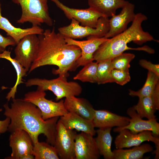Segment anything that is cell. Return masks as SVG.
Here are the masks:
<instances>
[{
  "instance_id": "6da1fadb",
  "label": "cell",
  "mask_w": 159,
  "mask_h": 159,
  "mask_svg": "<svg viewBox=\"0 0 159 159\" xmlns=\"http://www.w3.org/2000/svg\"><path fill=\"white\" fill-rule=\"evenodd\" d=\"M38 37L37 53L29 73L41 67L53 65L58 68L52 70L54 74L66 76L68 71L75 68L76 62L81 55L80 48L68 44L63 36L55 32L54 27L44 30Z\"/></svg>"
},
{
  "instance_id": "7a4b0ae2",
  "label": "cell",
  "mask_w": 159,
  "mask_h": 159,
  "mask_svg": "<svg viewBox=\"0 0 159 159\" xmlns=\"http://www.w3.org/2000/svg\"><path fill=\"white\" fill-rule=\"evenodd\" d=\"M12 100L10 107L8 103L3 106L4 115L10 120L7 131L11 133L19 130L26 131L34 144L39 141V136L43 134L47 142L54 146L59 117L44 120L40 110L34 104L23 99L14 98Z\"/></svg>"
},
{
  "instance_id": "3957f363",
  "label": "cell",
  "mask_w": 159,
  "mask_h": 159,
  "mask_svg": "<svg viewBox=\"0 0 159 159\" xmlns=\"http://www.w3.org/2000/svg\"><path fill=\"white\" fill-rule=\"evenodd\" d=\"M147 19V16L142 13L136 14L134 19L128 28L116 36L108 38L100 45L93 54L94 60L98 63L112 59L128 50L143 51L152 54L153 49L148 46L132 48L127 46V44L132 41L141 44L155 40L153 37L148 32L144 31L142 27L143 22Z\"/></svg>"
},
{
  "instance_id": "277c9868",
  "label": "cell",
  "mask_w": 159,
  "mask_h": 159,
  "mask_svg": "<svg viewBox=\"0 0 159 159\" xmlns=\"http://www.w3.org/2000/svg\"><path fill=\"white\" fill-rule=\"evenodd\" d=\"M58 77L52 79L38 78L28 79L25 82L26 87L37 86V89L45 91L50 90L55 95L57 101L64 97L77 96L81 93L82 88L78 83L68 81L66 76L59 75Z\"/></svg>"
},
{
  "instance_id": "5b68a950",
  "label": "cell",
  "mask_w": 159,
  "mask_h": 159,
  "mask_svg": "<svg viewBox=\"0 0 159 159\" xmlns=\"http://www.w3.org/2000/svg\"><path fill=\"white\" fill-rule=\"evenodd\" d=\"M20 5L21 14L17 22L31 23L32 26H39L44 23L51 26L53 21L50 17L47 4L48 0H11Z\"/></svg>"
},
{
  "instance_id": "8992f818",
  "label": "cell",
  "mask_w": 159,
  "mask_h": 159,
  "mask_svg": "<svg viewBox=\"0 0 159 159\" xmlns=\"http://www.w3.org/2000/svg\"><path fill=\"white\" fill-rule=\"evenodd\" d=\"M71 20L69 25L58 29L59 33L65 38L74 39L85 37L87 39L102 38L105 36L109 29V19L107 17H100L95 28L82 26L75 19Z\"/></svg>"
},
{
  "instance_id": "52a82bcc",
  "label": "cell",
  "mask_w": 159,
  "mask_h": 159,
  "mask_svg": "<svg viewBox=\"0 0 159 159\" xmlns=\"http://www.w3.org/2000/svg\"><path fill=\"white\" fill-rule=\"evenodd\" d=\"M45 91L37 89L25 94L23 99L35 105L40 110L42 118L46 120L53 117L62 116L68 112L65 109L64 100L54 102L47 99Z\"/></svg>"
},
{
  "instance_id": "ba28073f",
  "label": "cell",
  "mask_w": 159,
  "mask_h": 159,
  "mask_svg": "<svg viewBox=\"0 0 159 159\" xmlns=\"http://www.w3.org/2000/svg\"><path fill=\"white\" fill-rule=\"evenodd\" d=\"M77 133L66 128L59 119L56 125L54 146L59 159H75V138Z\"/></svg>"
},
{
  "instance_id": "9c48e42d",
  "label": "cell",
  "mask_w": 159,
  "mask_h": 159,
  "mask_svg": "<svg viewBox=\"0 0 159 159\" xmlns=\"http://www.w3.org/2000/svg\"><path fill=\"white\" fill-rule=\"evenodd\" d=\"M39 39L37 34L26 35L16 44L14 58L28 72L37 55Z\"/></svg>"
},
{
  "instance_id": "30bf717a",
  "label": "cell",
  "mask_w": 159,
  "mask_h": 159,
  "mask_svg": "<svg viewBox=\"0 0 159 159\" xmlns=\"http://www.w3.org/2000/svg\"><path fill=\"white\" fill-rule=\"evenodd\" d=\"M116 137L114 143L116 149L129 148L138 146L146 141L153 143L155 148L159 147V138L150 131H144L137 133L132 132L127 129L120 131Z\"/></svg>"
},
{
  "instance_id": "8fae6325",
  "label": "cell",
  "mask_w": 159,
  "mask_h": 159,
  "mask_svg": "<svg viewBox=\"0 0 159 159\" xmlns=\"http://www.w3.org/2000/svg\"><path fill=\"white\" fill-rule=\"evenodd\" d=\"M50 0L63 12L67 18L74 19L83 26L95 28L97 26L99 19L102 16H104L90 7L85 9H74L67 6L59 0Z\"/></svg>"
},
{
  "instance_id": "7c38bea8",
  "label": "cell",
  "mask_w": 159,
  "mask_h": 159,
  "mask_svg": "<svg viewBox=\"0 0 159 159\" xmlns=\"http://www.w3.org/2000/svg\"><path fill=\"white\" fill-rule=\"evenodd\" d=\"M11 133L9 140L12 152L11 156L5 159H21L26 155H33L34 144L27 132L19 130Z\"/></svg>"
},
{
  "instance_id": "4fadbf2b",
  "label": "cell",
  "mask_w": 159,
  "mask_h": 159,
  "mask_svg": "<svg viewBox=\"0 0 159 159\" xmlns=\"http://www.w3.org/2000/svg\"><path fill=\"white\" fill-rule=\"evenodd\" d=\"M127 114L130 116L129 122L127 125L122 127L115 128L113 130L115 132H119L124 129H127L132 132L137 133L144 131H150L156 136L159 135V123L156 118L147 120L143 119L133 107L128 108Z\"/></svg>"
},
{
  "instance_id": "5bb4252c",
  "label": "cell",
  "mask_w": 159,
  "mask_h": 159,
  "mask_svg": "<svg viewBox=\"0 0 159 159\" xmlns=\"http://www.w3.org/2000/svg\"><path fill=\"white\" fill-rule=\"evenodd\" d=\"M135 8L134 5L128 2L122 8L119 14L111 16L109 20V30L104 37L110 38L125 30L128 24L135 18Z\"/></svg>"
},
{
  "instance_id": "9a60e30c",
  "label": "cell",
  "mask_w": 159,
  "mask_h": 159,
  "mask_svg": "<svg viewBox=\"0 0 159 159\" xmlns=\"http://www.w3.org/2000/svg\"><path fill=\"white\" fill-rule=\"evenodd\" d=\"M75 159H99L100 155L93 136L83 132L75 138Z\"/></svg>"
},
{
  "instance_id": "2e32d148",
  "label": "cell",
  "mask_w": 159,
  "mask_h": 159,
  "mask_svg": "<svg viewBox=\"0 0 159 159\" xmlns=\"http://www.w3.org/2000/svg\"><path fill=\"white\" fill-rule=\"evenodd\" d=\"M64 38L65 41L68 44L77 46L81 50V55L76 62L75 68L80 66H84L93 62L94 60V54L100 45L108 39L103 37L78 41L70 38Z\"/></svg>"
},
{
  "instance_id": "e0dca14e",
  "label": "cell",
  "mask_w": 159,
  "mask_h": 159,
  "mask_svg": "<svg viewBox=\"0 0 159 159\" xmlns=\"http://www.w3.org/2000/svg\"><path fill=\"white\" fill-rule=\"evenodd\" d=\"M130 117L122 116L106 110H95L93 122L95 127L109 128L122 127L129 124Z\"/></svg>"
},
{
  "instance_id": "ac0fdd59",
  "label": "cell",
  "mask_w": 159,
  "mask_h": 159,
  "mask_svg": "<svg viewBox=\"0 0 159 159\" xmlns=\"http://www.w3.org/2000/svg\"><path fill=\"white\" fill-rule=\"evenodd\" d=\"M59 119L68 129H75L93 136L96 133L92 120L86 119L75 113L69 112L61 116Z\"/></svg>"
},
{
  "instance_id": "d6986e66",
  "label": "cell",
  "mask_w": 159,
  "mask_h": 159,
  "mask_svg": "<svg viewBox=\"0 0 159 159\" xmlns=\"http://www.w3.org/2000/svg\"><path fill=\"white\" fill-rule=\"evenodd\" d=\"M0 29L5 31L8 36L11 37L16 44L25 36L30 34L39 35L44 31L39 26L22 29L14 26L6 18L2 16L1 14V4L0 2Z\"/></svg>"
},
{
  "instance_id": "ffe728a7",
  "label": "cell",
  "mask_w": 159,
  "mask_h": 159,
  "mask_svg": "<svg viewBox=\"0 0 159 159\" xmlns=\"http://www.w3.org/2000/svg\"><path fill=\"white\" fill-rule=\"evenodd\" d=\"M64 103L68 112L75 113L87 119L93 120L95 109L85 99L70 96L65 98Z\"/></svg>"
},
{
  "instance_id": "44dd1931",
  "label": "cell",
  "mask_w": 159,
  "mask_h": 159,
  "mask_svg": "<svg viewBox=\"0 0 159 159\" xmlns=\"http://www.w3.org/2000/svg\"><path fill=\"white\" fill-rule=\"evenodd\" d=\"M128 2L125 0H88L89 7L107 17L115 14L117 9Z\"/></svg>"
},
{
  "instance_id": "7402d4cb",
  "label": "cell",
  "mask_w": 159,
  "mask_h": 159,
  "mask_svg": "<svg viewBox=\"0 0 159 159\" xmlns=\"http://www.w3.org/2000/svg\"><path fill=\"white\" fill-rule=\"evenodd\" d=\"M112 128H99L96 130L97 136L95 138L100 155L105 159H113L111 150L112 138L111 134Z\"/></svg>"
},
{
  "instance_id": "603a6c76",
  "label": "cell",
  "mask_w": 159,
  "mask_h": 159,
  "mask_svg": "<svg viewBox=\"0 0 159 159\" xmlns=\"http://www.w3.org/2000/svg\"><path fill=\"white\" fill-rule=\"evenodd\" d=\"M153 149L148 143L141 144L130 149H116L112 151L113 159H140L145 154L152 151Z\"/></svg>"
},
{
  "instance_id": "cb8c5ba5",
  "label": "cell",
  "mask_w": 159,
  "mask_h": 159,
  "mask_svg": "<svg viewBox=\"0 0 159 159\" xmlns=\"http://www.w3.org/2000/svg\"><path fill=\"white\" fill-rule=\"evenodd\" d=\"M11 52L5 50L0 53V58L4 59L10 61L14 67L16 72L17 78L16 82L14 86L11 88L10 90L8 93L6 97L7 101H9L11 99L15 98V95L17 92L18 86L24 83L23 78L26 75L27 71L20 63L14 58H12L11 56Z\"/></svg>"
},
{
  "instance_id": "d4e9b609",
  "label": "cell",
  "mask_w": 159,
  "mask_h": 159,
  "mask_svg": "<svg viewBox=\"0 0 159 159\" xmlns=\"http://www.w3.org/2000/svg\"><path fill=\"white\" fill-rule=\"evenodd\" d=\"M132 107L142 118L148 120L156 118L155 113L157 110L152 95L139 98L137 104Z\"/></svg>"
},
{
  "instance_id": "484cf974",
  "label": "cell",
  "mask_w": 159,
  "mask_h": 159,
  "mask_svg": "<svg viewBox=\"0 0 159 159\" xmlns=\"http://www.w3.org/2000/svg\"><path fill=\"white\" fill-rule=\"evenodd\" d=\"M33 155L34 159H59L54 146L48 143L38 141L34 144Z\"/></svg>"
},
{
  "instance_id": "4316f807",
  "label": "cell",
  "mask_w": 159,
  "mask_h": 159,
  "mask_svg": "<svg viewBox=\"0 0 159 159\" xmlns=\"http://www.w3.org/2000/svg\"><path fill=\"white\" fill-rule=\"evenodd\" d=\"M159 76L148 71L146 81L143 87L137 91L129 90V95L132 97H138L139 98L152 95L159 83Z\"/></svg>"
},
{
  "instance_id": "83f0119b",
  "label": "cell",
  "mask_w": 159,
  "mask_h": 159,
  "mask_svg": "<svg viewBox=\"0 0 159 159\" xmlns=\"http://www.w3.org/2000/svg\"><path fill=\"white\" fill-rule=\"evenodd\" d=\"M97 65V62L93 61L86 64L73 79L83 82L96 83Z\"/></svg>"
},
{
  "instance_id": "f1b7e54d",
  "label": "cell",
  "mask_w": 159,
  "mask_h": 159,
  "mask_svg": "<svg viewBox=\"0 0 159 159\" xmlns=\"http://www.w3.org/2000/svg\"><path fill=\"white\" fill-rule=\"evenodd\" d=\"M112 59H109L98 63L96 83L98 84L114 82L111 72Z\"/></svg>"
},
{
  "instance_id": "f546056e",
  "label": "cell",
  "mask_w": 159,
  "mask_h": 159,
  "mask_svg": "<svg viewBox=\"0 0 159 159\" xmlns=\"http://www.w3.org/2000/svg\"><path fill=\"white\" fill-rule=\"evenodd\" d=\"M135 57L133 54L124 53L115 57L111 61L112 69L129 70L130 63Z\"/></svg>"
},
{
  "instance_id": "4dcf8cb0",
  "label": "cell",
  "mask_w": 159,
  "mask_h": 159,
  "mask_svg": "<svg viewBox=\"0 0 159 159\" xmlns=\"http://www.w3.org/2000/svg\"><path fill=\"white\" fill-rule=\"evenodd\" d=\"M111 74L114 82L121 85L125 84L130 80L129 70L112 69Z\"/></svg>"
},
{
  "instance_id": "1f68e13d",
  "label": "cell",
  "mask_w": 159,
  "mask_h": 159,
  "mask_svg": "<svg viewBox=\"0 0 159 159\" xmlns=\"http://www.w3.org/2000/svg\"><path fill=\"white\" fill-rule=\"evenodd\" d=\"M140 64L143 67L148 69V71L154 73L159 77V65L154 64L146 60L142 59L140 60Z\"/></svg>"
},
{
  "instance_id": "d6a6232c",
  "label": "cell",
  "mask_w": 159,
  "mask_h": 159,
  "mask_svg": "<svg viewBox=\"0 0 159 159\" xmlns=\"http://www.w3.org/2000/svg\"><path fill=\"white\" fill-rule=\"evenodd\" d=\"M15 45H16V42L11 37H5L0 34V53L6 50L7 46Z\"/></svg>"
},
{
  "instance_id": "836d02e7",
  "label": "cell",
  "mask_w": 159,
  "mask_h": 159,
  "mask_svg": "<svg viewBox=\"0 0 159 159\" xmlns=\"http://www.w3.org/2000/svg\"><path fill=\"white\" fill-rule=\"evenodd\" d=\"M10 121V118L7 117L4 120H0V135L7 131Z\"/></svg>"
},
{
  "instance_id": "e575fe53",
  "label": "cell",
  "mask_w": 159,
  "mask_h": 159,
  "mask_svg": "<svg viewBox=\"0 0 159 159\" xmlns=\"http://www.w3.org/2000/svg\"><path fill=\"white\" fill-rule=\"evenodd\" d=\"M153 99L155 105L157 110L159 109V83L156 86L152 95Z\"/></svg>"
}]
</instances>
